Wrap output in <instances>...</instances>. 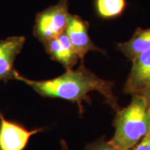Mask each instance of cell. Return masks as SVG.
<instances>
[{
  "label": "cell",
  "instance_id": "obj_1",
  "mask_svg": "<svg viewBox=\"0 0 150 150\" xmlns=\"http://www.w3.org/2000/svg\"><path fill=\"white\" fill-rule=\"evenodd\" d=\"M17 80L31 86L34 91L45 97L61 98L76 102L79 112L83 113L82 102L91 104L88 95L91 91H97L104 96L105 102L115 111L120 110L117 99L113 93L114 83L99 78L86 66L83 59H81L79 67L76 70H66L64 74L49 80L34 81L19 75Z\"/></svg>",
  "mask_w": 150,
  "mask_h": 150
},
{
  "label": "cell",
  "instance_id": "obj_12",
  "mask_svg": "<svg viewBox=\"0 0 150 150\" xmlns=\"http://www.w3.org/2000/svg\"><path fill=\"white\" fill-rule=\"evenodd\" d=\"M134 150H150V128L141 141L134 148Z\"/></svg>",
  "mask_w": 150,
  "mask_h": 150
},
{
  "label": "cell",
  "instance_id": "obj_2",
  "mask_svg": "<svg viewBox=\"0 0 150 150\" xmlns=\"http://www.w3.org/2000/svg\"><path fill=\"white\" fill-rule=\"evenodd\" d=\"M113 121L115 134L109 141L121 150H131L150 128V110L141 94L132 95L127 107L118 110Z\"/></svg>",
  "mask_w": 150,
  "mask_h": 150
},
{
  "label": "cell",
  "instance_id": "obj_13",
  "mask_svg": "<svg viewBox=\"0 0 150 150\" xmlns=\"http://www.w3.org/2000/svg\"><path fill=\"white\" fill-rule=\"evenodd\" d=\"M140 94H141L142 96L144 97V98L145 99L146 104H147V106L149 110H150V86L147 88H146L145 91H143L141 93H140Z\"/></svg>",
  "mask_w": 150,
  "mask_h": 150
},
{
  "label": "cell",
  "instance_id": "obj_4",
  "mask_svg": "<svg viewBox=\"0 0 150 150\" xmlns=\"http://www.w3.org/2000/svg\"><path fill=\"white\" fill-rule=\"evenodd\" d=\"M44 129L28 130L18 122L10 120L0 112V150H24L31 136Z\"/></svg>",
  "mask_w": 150,
  "mask_h": 150
},
{
  "label": "cell",
  "instance_id": "obj_9",
  "mask_svg": "<svg viewBox=\"0 0 150 150\" xmlns=\"http://www.w3.org/2000/svg\"><path fill=\"white\" fill-rule=\"evenodd\" d=\"M117 49L129 60H133L150 49V28L143 29L138 27L127 42L117 44Z\"/></svg>",
  "mask_w": 150,
  "mask_h": 150
},
{
  "label": "cell",
  "instance_id": "obj_10",
  "mask_svg": "<svg viewBox=\"0 0 150 150\" xmlns=\"http://www.w3.org/2000/svg\"><path fill=\"white\" fill-rule=\"evenodd\" d=\"M125 0H96L97 13L104 18L120 16L125 10Z\"/></svg>",
  "mask_w": 150,
  "mask_h": 150
},
{
  "label": "cell",
  "instance_id": "obj_11",
  "mask_svg": "<svg viewBox=\"0 0 150 150\" xmlns=\"http://www.w3.org/2000/svg\"><path fill=\"white\" fill-rule=\"evenodd\" d=\"M84 150H121L111 143L109 140L106 141L104 138H99L95 142L86 145Z\"/></svg>",
  "mask_w": 150,
  "mask_h": 150
},
{
  "label": "cell",
  "instance_id": "obj_5",
  "mask_svg": "<svg viewBox=\"0 0 150 150\" xmlns=\"http://www.w3.org/2000/svg\"><path fill=\"white\" fill-rule=\"evenodd\" d=\"M88 28L87 21L79 16L70 15L65 32L79 59H83L89 52H104L92 41L88 35Z\"/></svg>",
  "mask_w": 150,
  "mask_h": 150
},
{
  "label": "cell",
  "instance_id": "obj_8",
  "mask_svg": "<svg viewBox=\"0 0 150 150\" xmlns=\"http://www.w3.org/2000/svg\"><path fill=\"white\" fill-rule=\"evenodd\" d=\"M47 54L52 60L57 61L65 70H72L79 59L66 32L56 38L43 42Z\"/></svg>",
  "mask_w": 150,
  "mask_h": 150
},
{
  "label": "cell",
  "instance_id": "obj_14",
  "mask_svg": "<svg viewBox=\"0 0 150 150\" xmlns=\"http://www.w3.org/2000/svg\"><path fill=\"white\" fill-rule=\"evenodd\" d=\"M61 145L62 150H70L69 149L68 146H67L66 142H65V140H61Z\"/></svg>",
  "mask_w": 150,
  "mask_h": 150
},
{
  "label": "cell",
  "instance_id": "obj_7",
  "mask_svg": "<svg viewBox=\"0 0 150 150\" xmlns=\"http://www.w3.org/2000/svg\"><path fill=\"white\" fill-rule=\"evenodd\" d=\"M132 67L124 87L126 94L140 93L150 86V49L132 61Z\"/></svg>",
  "mask_w": 150,
  "mask_h": 150
},
{
  "label": "cell",
  "instance_id": "obj_6",
  "mask_svg": "<svg viewBox=\"0 0 150 150\" xmlns=\"http://www.w3.org/2000/svg\"><path fill=\"white\" fill-rule=\"evenodd\" d=\"M25 40L24 36H11L0 40V81L7 83L10 80H17L20 74L15 69L14 63Z\"/></svg>",
  "mask_w": 150,
  "mask_h": 150
},
{
  "label": "cell",
  "instance_id": "obj_3",
  "mask_svg": "<svg viewBox=\"0 0 150 150\" xmlns=\"http://www.w3.org/2000/svg\"><path fill=\"white\" fill-rule=\"evenodd\" d=\"M68 10V0H60L56 4L38 13L33 27L35 37L43 43L64 33L70 15Z\"/></svg>",
  "mask_w": 150,
  "mask_h": 150
}]
</instances>
